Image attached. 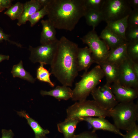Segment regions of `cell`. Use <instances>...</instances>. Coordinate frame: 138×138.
<instances>
[{"label":"cell","mask_w":138,"mask_h":138,"mask_svg":"<svg viewBox=\"0 0 138 138\" xmlns=\"http://www.w3.org/2000/svg\"><path fill=\"white\" fill-rule=\"evenodd\" d=\"M42 7L37 0H31L23 4V10L21 15L18 20L19 26L26 24L29 18Z\"/></svg>","instance_id":"obj_16"},{"label":"cell","mask_w":138,"mask_h":138,"mask_svg":"<svg viewBox=\"0 0 138 138\" xmlns=\"http://www.w3.org/2000/svg\"><path fill=\"white\" fill-rule=\"evenodd\" d=\"M127 27H138V9H132L127 19Z\"/></svg>","instance_id":"obj_31"},{"label":"cell","mask_w":138,"mask_h":138,"mask_svg":"<svg viewBox=\"0 0 138 138\" xmlns=\"http://www.w3.org/2000/svg\"><path fill=\"white\" fill-rule=\"evenodd\" d=\"M105 118L98 117H84L79 118L82 121H85L92 126V131L96 132L97 130L107 131L123 136L124 134L114 124L110 122Z\"/></svg>","instance_id":"obj_12"},{"label":"cell","mask_w":138,"mask_h":138,"mask_svg":"<svg viewBox=\"0 0 138 138\" xmlns=\"http://www.w3.org/2000/svg\"><path fill=\"white\" fill-rule=\"evenodd\" d=\"M23 10V4L18 2L12 5L4 13L12 20H18L21 15Z\"/></svg>","instance_id":"obj_26"},{"label":"cell","mask_w":138,"mask_h":138,"mask_svg":"<svg viewBox=\"0 0 138 138\" xmlns=\"http://www.w3.org/2000/svg\"><path fill=\"white\" fill-rule=\"evenodd\" d=\"M59 40L41 44L36 47L30 45V60L33 63H39L50 65L56 52Z\"/></svg>","instance_id":"obj_8"},{"label":"cell","mask_w":138,"mask_h":138,"mask_svg":"<svg viewBox=\"0 0 138 138\" xmlns=\"http://www.w3.org/2000/svg\"><path fill=\"white\" fill-rule=\"evenodd\" d=\"M44 65L42 63H40V65L37 70L36 78L40 81L47 83L51 87H53L55 84L50 79L51 74L44 67Z\"/></svg>","instance_id":"obj_25"},{"label":"cell","mask_w":138,"mask_h":138,"mask_svg":"<svg viewBox=\"0 0 138 138\" xmlns=\"http://www.w3.org/2000/svg\"><path fill=\"white\" fill-rule=\"evenodd\" d=\"M77 61L78 72L84 70L87 72L91 65L95 63L91 52L87 47L78 48L77 55Z\"/></svg>","instance_id":"obj_13"},{"label":"cell","mask_w":138,"mask_h":138,"mask_svg":"<svg viewBox=\"0 0 138 138\" xmlns=\"http://www.w3.org/2000/svg\"><path fill=\"white\" fill-rule=\"evenodd\" d=\"M99 65L106 77V83L111 85L118 81L119 74V65L106 61Z\"/></svg>","instance_id":"obj_17"},{"label":"cell","mask_w":138,"mask_h":138,"mask_svg":"<svg viewBox=\"0 0 138 138\" xmlns=\"http://www.w3.org/2000/svg\"><path fill=\"white\" fill-rule=\"evenodd\" d=\"M119 67L118 81L123 86L138 89V78L134 72L132 61L128 57L119 65Z\"/></svg>","instance_id":"obj_10"},{"label":"cell","mask_w":138,"mask_h":138,"mask_svg":"<svg viewBox=\"0 0 138 138\" xmlns=\"http://www.w3.org/2000/svg\"><path fill=\"white\" fill-rule=\"evenodd\" d=\"M126 51L129 59L134 62L138 63V41L128 42Z\"/></svg>","instance_id":"obj_27"},{"label":"cell","mask_w":138,"mask_h":138,"mask_svg":"<svg viewBox=\"0 0 138 138\" xmlns=\"http://www.w3.org/2000/svg\"><path fill=\"white\" fill-rule=\"evenodd\" d=\"M91 131H85L77 135H74L71 138H100L95 133Z\"/></svg>","instance_id":"obj_33"},{"label":"cell","mask_w":138,"mask_h":138,"mask_svg":"<svg viewBox=\"0 0 138 138\" xmlns=\"http://www.w3.org/2000/svg\"><path fill=\"white\" fill-rule=\"evenodd\" d=\"M99 37L110 49L115 48L126 41L114 34L106 27Z\"/></svg>","instance_id":"obj_20"},{"label":"cell","mask_w":138,"mask_h":138,"mask_svg":"<svg viewBox=\"0 0 138 138\" xmlns=\"http://www.w3.org/2000/svg\"><path fill=\"white\" fill-rule=\"evenodd\" d=\"M129 4L133 9H138V0H128Z\"/></svg>","instance_id":"obj_37"},{"label":"cell","mask_w":138,"mask_h":138,"mask_svg":"<svg viewBox=\"0 0 138 138\" xmlns=\"http://www.w3.org/2000/svg\"><path fill=\"white\" fill-rule=\"evenodd\" d=\"M111 88L118 103L133 101L138 97V89L123 86L118 81L111 84Z\"/></svg>","instance_id":"obj_11"},{"label":"cell","mask_w":138,"mask_h":138,"mask_svg":"<svg viewBox=\"0 0 138 138\" xmlns=\"http://www.w3.org/2000/svg\"><path fill=\"white\" fill-rule=\"evenodd\" d=\"M84 17L87 24L92 26L93 30H95V27L103 21L101 13L99 11L87 9Z\"/></svg>","instance_id":"obj_24"},{"label":"cell","mask_w":138,"mask_h":138,"mask_svg":"<svg viewBox=\"0 0 138 138\" xmlns=\"http://www.w3.org/2000/svg\"><path fill=\"white\" fill-rule=\"evenodd\" d=\"M81 121L79 118L65 119L63 122L57 124L58 131L63 134L64 138H71L75 135L78 124Z\"/></svg>","instance_id":"obj_19"},{"label":"cell","mask_w":138,"mask_h":138,"mask_svg":"<svg viewBox=\"0 0 138 138\" xmlns=\"http://www.w3.org/2000/svg\"><path fill=\"white\" fill-rule=\"evenodd\" d=\"M104 76L103 72L98 65L90 71L85 72L81 76V79L76 83L72 90L71 98L72 100L81 101L86 100L87 97Z\"/></svg>","instance_id":"obj_4"},{"label":"cell","mask_w":138,"mask_h":138,"mask_svg":"<svg viewBox=\"0 0 138 138\" xmlns=\"http://www.w3.org/2000/svg\"><path fill=\"white\" fill-rule=\"evenodd\" d=\"M132 65L134 72L136 77L138 78V63L132 61Z\"/></svg>","instance_id":"obj_38"},{"label":"cell","mask_w":138,"mask_h":138,"mask_svg":"<svg viewBox=\"0 0 138 138\" xmlns=\"http://www.w3.org/2000/svg\"><path fill=\"white\" fill-rule=\"evenodd\" d=\"M78 44L64 36L59 40L56 52L50 64L53 74L62 85L72 86L78 75Z\"/></svg>","instance_id":"obj_1"},{"label":"cell","mask_w":138,"mask_h":138,"mask_svg":"<svg viewBox=\"0 0 138 138\" xmlns=\"http://www.w3.org/2000/svg\"><path fill=\"white\" fill-rule=\"evenodd\" d=\"M48 13L47 6H45L31 16L28 18V21L30 22V26L32 27L45 16L47 15Z\"/></svg>","instance_id":"obj_28"},{"label":"cell","mask_w":138,"mask_h":138,"mask_svg":"<svg viewBox=\"0 0 138 138\" xmlns=\"http://www.w3.org/2000/svg\"><path fill=\"white\" fill-rule=\"evenodd\" d=\"M66 112V119L84 117H110V111L102 108L94 100H86L76 102L68 108Z\"/></svg>","instance_id":"obj_5"},{"label":"cell","mask_w":138,"mask_h":138,"mask_svg":"<svg viewBox=\"0 0 138 138\" xmlns=\"http://www.w3.org/2000/svg\"><path fill=\"white\" fill-rule=\"evenodd\" d=\"M114 124L119 130L128 131L137 125L138 103L133 101L119 103L110 111Z\"/></svg>","instance_id":"obj_3"},{"label":"cell","mask_w":138,"mask_h":138,"mask_svg":"<svg viewBox=\"0 0 138 138\" xmlns=\"http://www.w3.org/2000/svg\"><path fill=\"white\" fill-rule=\"evenodd\" d=\"M125 37L126 41L128 42L138 41V27H127Z\"/></svg>","instance_id":"obj_30"},{"label":"cell","mask_w":138,"mask_h":138,"mask_svg":"<svg viewBox=\"0 0 138 138\" xmlns=\"http://www.w3.org/2000/svg\"><path fill=\"white\" fill-rule=\"evenodd\" d=\"M123 138H138V126L137 124L130 130L127 131Z\"/></svg>","instance_id":"obj_34"},{"label":"cell","mask_w":138,"mask_h":138,"mask_svg":"<svg viewBox=\"0 0 138 138\" xmlns=\"http://www.w3.org/2000/svg\"><path fill=\"white\" fill-rule=\"evenodd\" d=\"M132 10L128 0H104L100 12L103 21L107 23L124 18Z\"/></svg>","instance_id":"obj_6"},{"label":"cell","mask_w":138,"mask_h":138,"mask_svg":"<svg viewBox=\"0 0 138 138\" xmlns=\"http://www.w3.org/2000/svg\"><path fill=\"white\" fill-rule=\"evenodd\" d=\"M80 39L90 50L95 63L99 65L106 60L109 48L98 36L95 30L89 31Z\"/></svg>","instance_id":"obj_7"},{"label":"cell","mask_w":138,"mask_h":138,"mask_svg":"<svg viewBox=\"0 0 138 138\" xmlns=\"http://www.w3.org/2000/svg\"><path fill=\"white\" fill-rule=\"evenodd\" d=\"M17 113L19 116L25 118L27 120L28 124L34 133L35 138H39L46 136L50 133L49 130L42 128L37 121L30 117L25 112L18 111Z\"/></svg>","instance_id":"obj_22"},{"label":"cell","mask_w":138,"mask_h":138,"mask_svg":"<svg viewBox=\"0 0 138 138\" xmlns=\"http://www.w3.org/2000/svg\"><path fill=\"white\" fill-rule=\"evenodd\" d=\"M128 15L120 19L108 22L106 26L112 32L125 41V32L128 27Z\"/></svg>","instance_id":"obj_21"},{"label":"cell","mask_w":138,"mask_h":138,"mask_svg":"<svg viewBox=\"0 0 138 138\" xmlns=\"http://www.w3.org/2000/svg\"><path fill=\"white\" fill-rule=\"evenodd\" d=\"M4 40L7 41L10 44L15 45L18 47H22V45L20 44L11 40L10 39V36L5 33L3 29L0 28V43L2 42Z\"/></svg>","instance_id":"obj_32"},{"label":"cell","mask_w":138,"mask_h":138,"mask_svg":"<svg viewBox=\"0 0 138 138\" xmlns=\"http://www.w3.org/2000/svg\"><path fill=\"white\" fill-rule=\"evenodd\" d=\"M104 1V0H84V2L87 9L100 11Z\"/></svg>","instance_id":"obj_29"},{"label":"cell","mask_w":138,"mask_h":138,"mask_svg":"<svg viewBox=\"0 0 138 138\" xmlns=\"http://www.w3.org/2000/svg\"><path fill=\"white\" fill-rule=\"evenodd\" d=\"M11 73L14 78L19 77L32 83H34L36 80L35 79L33 78L30 73L25 70L22 60L18 64L13 66Z\"/></svg>","instance_id":"obj_23"},{"label":"cell","mask_w":138,"mask_h":138,"mask_svg":"<svg viewBox=\"0 0 138 138\" xmlns=\"http://www.w3.org/2000/svg\"><path fill=\"white\" fill-rule=\"evenodd\" d=\"M48 19L55 29L71 31L87 10L84 0H51Z\"/></svg>","instance_id":"obj_2"},{"label":"cell","mask_w":138,"mask_h":138,"mask_svg":"<svg viewBox=\"0 0 138 138\" xmlns=\"http://www.w3.org/2000/svg\"><path fill=\"white\" fill-rule=\"evenodd\" d=\"M51 0H37L38 1L42 7L47 6Z\"/></svg>","instance_id":"obj_39"},{"label":"cell","mask_w":138,"mask_h":138,"mask_svg":"<svg viewBox=\"0 0 138 138\" xmlns=\"http://www.w3.org/2000/svg\"><path fill=\"white\" fill-rule=\"evenodd\" d=\"M128 43V42L125 41L118 47L110 49L105 61L119 65L128 57L126 51Z\"/></svg>","instance_id":"obj_15"},{"label":"cell","mask_w":138,"mask_h":138,"mask_svg":"<svg viewBox=\"0 0 138 138\" xmlns=\"http://www.w3.org/2000/svg\"><path fill=\"white\" fill-rule=\"evenodd\" d=\"M39 138H48L46 136H43L42 137H40Z\"/></svg>","instance_id":"obj_41"},{"label":"cell","mask_w":138,"mask_h":138,"mask_svg":"<svg viewBox=\"0 0 138 138\" xmlns=\"http://www.w3.org/2000/svg\"><path fill=\"white\" fill-rule=\"evenodd\" d=\"M41 22L42 26L40 39L41 44L48 43L57 40L58 39L56 36V29L49 20H42Z\"/></svg>","instance_id":"obj_14"},{"label":"cell","mask_w":138,"mask_h":138,"mask_svg":"<svg viewBox=\"0 0 138 138\" xmlns=\"http://www.w3.org/2000/svg\"><path fill=\"white\" fill-rule=\"evenodd\" d=\"M1 138H13L14 134L11 130H7L3 129L2 130Z\"/></svg>","instance_id":"obj_36"},{"label":"cell","mask_w":138,"mask_h":138,"mask_svg":"<svg viewBox=\"0 0 138 138\" xmlns=\"http://www.w3.org/2000/svg\"><path fill=\"white\" fill-rule=\"evenodd\" d=\"M40 94L42 96L48 95L52 96L59 100H66L71 98L72 90L69 87L62 85L58 86L54 89L49 91L41 90Z\"/></svg>","instance_id":"obj_18"},{"label":"cell","mask_w":138,"mask_h":138,"mask_svg":"<svg viewBox=\"0 0 138 138\" xmlns=\"http://www.w3.org/2000/svg\"><path fill=\"white\" fill-rule=\"evenodd\" d=\"M9 56L0 54V63L4 60H8L9 59Z\"/></svg>","instance_id":"obj_40"},{"label":"cell","mask_w":138,"mask_h":138,"mask_svg":"<svg viewBox=\"0 0 138 138\" xmlns=\"http://www.w3.org/2000/svg\"><path fill=\"white\" fill-rule=\"evenodd\" d=\"M13 1L12 0H0V12L10 7L12 5Z\"/></svg>","instance_id":"obj_35"},{"label":"cell","mask_w":138,"mask_h":138,"mask_svg":"<svg viewBox=\"0 0 138 138\" xmlns=\"http://www.w3.org/2000/svg\"><path fill=\"white\" fill-rule=\"evenodd\" d=\"M111 85L106 83L102 86L96 87L90 93L94 100L100 107L108 111L119 103L112 91Z\"/></svg>","instance_id":"obj_9"}]
</instances>
